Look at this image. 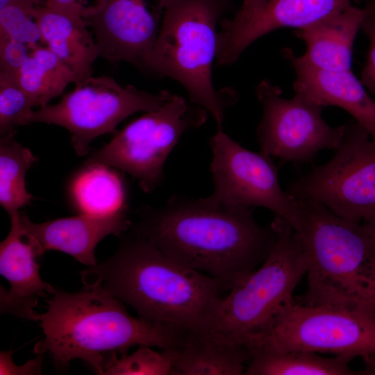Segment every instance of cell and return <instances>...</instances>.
<instances>
[{
  "mask_svg": "<svg viewBox=\"0 0 375 375\" xmlns=\"http://www.w3.org/2000/svg\"><path fill=\"white\" fill-rule=\"evenodd\" d=\"M253 211L211 196L174 194L161 207L140 208V220L131 228L174 262L229 291L265 261L278 240L276 229L260 225Z\"/></svg>",
  "mask_w": 375,
  "mask_h": 375,
  "instance_id": "obj_1",
  "label": "cell"
},
{
  "mask_svg": "<svg viewBox=\"0 0 375 375\" xmlns=\"http://www.w3.org/2000/svg\"><path fill=\"white\" fill-rule=\"evenodd\" d=\"M80 274L84 286L131 306L140 318L196 333H210L225 291L217 279L174 262L133 231L112 256Z\"/></svg>",
  "mask_w": 375,
  "mask_h": 375,
  "instance_id": "obj_2",
  "label": "cell"
},
{
  "mask_svg": "<svg viewBox=\"0 0 375 375\" xmlns=\"http://www.w3.org/2000/svg\"><path fill=\"white\" fill-rule=\"evenodd\" d=\"M45 302L47 310L39 319L44 336L34 352L47 353L59 368L81 359L97 374H104L130 348L174 349L188 331L177 325L134 317L122 301L98 288L84 286L75 293L55 290Z\"/></svg>",
  "mask_w": 375,
  "mask_h": 375,
  "instance_id": "obj_3",
  "label": "cell"
},
{
  "mask_svg": "<svg viewBox=\"0 0 375 375\" xmlns=\"http://www.w3.org/2000/svg\"><path fill=\"white\" fill-rule=\"evenodd\" d=\"M297 199L301 218L294 235L309 262L299 304L375 315V249L362 224Z\"/></svg>",
  "mask_w": 375,
  "mask_h": 375,
  "instance_id": "obj_4",
  "label": "cell"
},
{
  "mask_svg": "<svg viewBox=\"0 0 375 375\" xmlns=\"http://www.w3.org/2000/svg\"><path fill=\"white\" fill-rule=\"evenodd\" d=\"M164 17L147 70L171 78L187 91L190 102L203 109L222 128L226 110L237 101L231 89L217 90L212 79L217 57V23L225 0H167Z\"/></svg>",
  "mask_w": 375,
  "mask_h": 375,
  "instance_id": "obj_5",
  "label": "cell"
},
{
  "mask_svg": "<svg viewBox=\"0 0 375 375\" xmlns=\"http://www.w3.org/2000/svg\"><path fill=\"white\" fill-rule=\"evenodd\" d=\"M271 224L278 240L265 261L222 298L209 333L215 339L246 346L295 302L293 294L306 274L308 258L288 222L275 215Z\"/></svg>",
  "mask_w": 375,
  "mask_h": 375,
  "instance_id": "obj_6",
  "label": "cell"
},
{
  "mask_svg": "<svg viewBox=\"0 0 375 375\" xmlns=\"http://www.w3.org/2000/svg\"><path fill=\"white\" fill-rule=\"evenodd\" d=\"M206 118L205 109L173 94L160 108L130 122L85 163L126 172L144 192H151L162 183L164 164L181 136L202 126Z\"/></svg>",
  "mask_w": 375,
  "mask_h": 375,
  "instance_id": "obj_7",
  "label": "cell"
},
{
  "mask_svg": "<svg viewBox=\"0 0 375 375\" xmlns=\"http://www.w3.org/2000/svg\"><path fill=\"white\" fill-rule=\"evenodd\" d=\"M56 104L31 110L24 126L46 123L62 126L71 133L77 155H87L96 138L116 131L117 126L129 115L160 108L172 94L161 90L153 94L133 85H122L111 77L90 76L75 84Z\"/></svg>",
  "mask_w": 375,
  "mask_h": 375,
  "instance_id": "obj_8",
  "label": "cell"
},
{
  "mask_svg": "<svg viewBox=\"0 0 375 375\" xmlns=\"http://www.w3.org/2000/svg\"><path fill=\"white\" fill-rule=\"evenodd\" d=\"M249 350L310 351L375 360V315L330 306L293 303L263 333L250 340Z\"/></svg>",
  "mask_w": 375,
  "mask_h": 375,
  "instance_id": "obj_9",
  "label": "cell"
},
{
  "mask_svg": "<svg viewBox=\"0 0 375 375\" xmlns=\"http://www.w3.org/2000/svg\"><path fill=\"white\" fill-rule=\"evenodd\" d=\"M286 191L349 220L360 222L374 216L375 139L355 120L349 122L333 158L291 182Z\"/></svg>",
  "mask_w": 375,
  "mask_h": 375,
  "instance_id": "obj_10",
  "label": "cell"
},
{
  "mask_svg": "<svg viewBox=\"0 0 375 375\" xmlns=\"http://www.w3.org/2000/svg\"><path fill=\"white\" fill-rule=\"evenodd\" d=\"M262 116L256 133L260 151L281 163L310 161L320 151L336 149L346 124L333 127L322 117L324 108L295 94L282 97L277 85L267 80L256 88Z\"/></svg>",
  "mask_w": 375,
  "mask_h": 375,
  "instance_id": "obj_11",
  "label": "cell"
},
{
  "mask_svg": "<svg viewBox=\"0 0 375 375\" xmlns=\"http://www.w3.org/2000/svg\"><path fill=\"white\" fill-rule=\"evenodd\" d=\"M209 144L213 154L210 167L214 183L211 197L232 205L266 208L294 229L299 226V201L281 188L278 169L272 157L242 147L222 128H217Z\"/></svg>",
  "mask_w": 375,
  "mask_h": 375,
  "instance_id": "obj_12",
  "label": "cell"
},
{
  "mask_svg": "<svg viewBox=\"0 0 375 375\" xmlns=\"http://www.w3.org/2000/svg\"><path fill=\"white\" fill-rule=\"evenodd\" d=\"M81 16L93 31L100 57L147 70L160 26L145 0H96L83 6Z\"/></svg>",
  "mask_w": 375,
  "mask_h": 375,
  "instance_id": "obj_13",
  "label": "cell"
},
{
  "mask_svg": "<svg viewBox=\"0 0 375 375\" xmlns=\"http://www.w3.org/2000/svg\"><path fill=\"white\" fill-rule=\"evenodd\" d=\"M351 5V0H269L247 19L223 22L218 35L217 62L232 65L260 37L281 28L303 29Z\"/></svg>",
  "mask_w": 375,
  "mask_h": 375,
  "instance_id": "obj_14",
  "label": "cell"
},
{
  "mask_svg": "<svg viewBox=\"0 0 375 375\" xmlns=\"http://www.w3.org/2000/svg\"><path fill=\"white\" fill-rule=\"evenodd\" d=\"M10 229L0 244V274L10 283L1 286V312L39 322L34 308L38 299L53 294L55 288L40 276V260L44 253L38 242L23 228L21 212L10 216Z\"/></svg>",
  "mask_w": 375,
  "mask_h": 375,
  "instance_id": "obj_15",
  "label": "cell"
},
{
  "mask_svg": "<svg viewBox=\"0 0 375 375\" xmlns=\"http://www.w3.org/2000/svg\"><path fill=\"white\" fill-rule=\"evenodd\" d=\"M128 210L95 215L79 214L42 223H35L21 213L25 231L40 244L44 253L56 250L66 253L88 267L97 264L94 251L108 235L121 236L131 228Z\"/></svg>",
  "mask_w": 375,
  "mask_h": 375,
  "instance_id": "obj_16",
  "label": "cell"
},
{
  "mask_svg": "<svg viewBox=\"0 0 375 375\" xmlns=\"http://www.w3.org/2000/svg\"><path fill=\"white\" fill-rule=\"evenodd\" d=\"M284 56L294 71V90L322 108L338 106L348 112L354 120L375 139V100L352 72L326 71L311 67L299 56L286 49Z\"/></svg>",
  "mask_w": 375,
  "mask_h": 375,
  "instance_id": "obj_17",
  "label": "cell"
},
{
  "mask_svg": "<svg viewBox=\"0 0 375 375\" xmlns=\"http://www.w3.org/2000/svg\"><path fill=\"white\" fill-rule=\"evenodd\" d=\"M363 8L351 5L301 30L297 35L306 45L299 56L307 65L326 71L351 70L353 44L361 29Z\"/></svg>",
  "mask_w": 375,
  "mask_h": 375,
  "instance_id": "obj_18",
  "label": "cell"
},
{
  "mask_svg": "<svg viewBox=\"0 0 375 375\" xmlns=\"http://www.w3.org/2000/svg\"><path fill=\"white\" fill-rule=\"evenodd\" d=\"M32 15L40 26L42 41L74 73L77 83L92 76L99 51L83 19H74L46 6H35Z\"/></svg>",
  "mask_w": 375,
  "mask_h": 375,
  "instance_id": "obj_19",
  "label": "cell"
},
{
  "mask_svg": "<svg viewBox=\"0 0 375 375\" xmlns=\"http://www.w3.org/2000/svg\"><path fill=\"white\" fill-rule=\"evenodd\" d=\"M172 350V375H241L251 357L245 345L190 331Z\"/></svg>",
  "mask_w": 375,
  "mask_h": 375,
  "instance_id": "obj_20",
  "label": "cell"
},
{
  "mask_svg": "<svg viewBox=\"0 0 375 375\" xmlns=\"http://www.w3.org/2000/svg\"><path fill=\"white\" fill-rule=\"evenodd\" d=\"M67 194L79 214L105 215L128 210L126 181L112 167L84 163L70 178Z\"/></svg>",
  "mask_w": 375,
  "mask_h": 375,
  "instance_id": "obj_21",
  "label": "cell"
},
{
  "mask_svg": "<svg viewBox=\"0 0 375 375\" xmlns=\"http://www.w3.org/2000/svg\"><path fill=\"white\" fill-rule=\"evenodd\" d=\"M244 375H356L349 367L354 358L345 355L323 357L315 352L249 350Z\"/></svg>",
  "mask_w": 375,
  "mask_h": 375,
  "instance_id": "obj_22",
  "label": "cell"
},
{
  "mask_svg": "<svg viewBox=\"0 0 375 375\" xmlns=\"http://www.w3.org/2000/svg\"><path fill=\"white\" fill-rule=\"evenodd\" d=\"M15 76L34 106L40 108L62 94L68 84L77 83L74 73L47 47H35Z\"/></svg>",
  "mask_w": 375,
  "mask_h": 375,
  "instance_id": "obj_23",
  "label": "cell"
},
{
  "mask_svg": "<svg viewBox=\"0 0 375 375\" xmlns=\"http://www.w3.org/2000/svg\"><path fill=\"white\" fill-rule=\"evenodd\" d=\"M15 133L0 138V204L9 216L31 203L25 178L37 161L29 149L15 140Z\"/></svg>",
  "mask_w": 375,
  "mask_h": 375,
  "instance_id": "obj_24",
  "label": "cell"
},
{
  "mask_svg": "<svg viewBox=\"0 0 375 375\" xmlns=\"http://www.w3.org/2000/svg\"><path fill=\"white\" fill-rule=\"evenodd\" d=\"M35 107L17 83L15 73L0 70V135L16 133Z\"/></svg>",
  "mask_w": 375,
  "mask_h": 375,
  "instance_id": "obj_25",
  "label": "cell"
},
{
  "mask_svg": "<svg viewBox=\"0 0 375 375\" xmlns=\"http://www.w3.org/2000/svg\"><path fill=\"white\" fill-rule=\"evenodd\" d=\"M173 361L172 349L156 351L150 346L140 345L131 354L117 358L104 374L172 375Z\"/></svg>",
  "mask_w": 375,
  "mask_h": 375,
  "instance_id": "obj_26",
  "label": "cell"
},
{
  "mask_svg": "<svg viewBox=\"0 0 375 375\" xmlns=\"http://www.w3.org/2000/svg\"><path fill=\"white\" fill-rule=\"evenodd\" d=\"M36 0H15L0 8V34L28 44L42 41L40 26L32 15Z\"/></svg>",
  "mask_w": 375,
  "mask_h": 375,
  "instance_id": "obj_27",
  "label": "cell"
},
{
  "mask_svg": "<svg viewBox=\"0 0 375 375\" xmlns=\"http://www.w3.org/2000/svg\"><path fill=\"white\" fill-rule=\"evenodd\" d=\"M361 30L369 41L367 58L361 72V81L375 94V0H365Z\"/></svg>",
  "mask_w": 375,
  "mask_h": 375,
  "instance_id": "obj_28",
  "label": "cell"
},
{
  "mask_svg": "<svg viewBox=\"0 0 375 375\" xmlns=\"http://www.w3.org/2000/svg\"><path fill=\"white\" fill-rule=\"evenodd\" d=\"M28 45L0 34V70L16 73L28 60Z\"/></svg>",
  "mask_w": 375,
  "mask_h": 375,
  "instance_id": "obj_29",
  "label": "cell"
},
{
  "mask_svg": "<svg viewBox=\"0 0 375 375\" xmlns=\"http://www.w3.org/2000/svg\"><path fill=\"white\" fill-rule=\"evenodd\" d=\"M12 351H1L0 374H40L42 359L41 356L28 360L22 366L16 365L12 359Z\"/></svg>",
  "mask_w": 375,
  "mask_h": 375,
  "instance_id": "obj_30",
  "label": "cell"
},
{
  "mask_svg": "<svg viewBox=\"0 0 375 375\" xmlns=\"http://www.w3.org/2000/svg\"><path fill=\"white\" fill-rule=\"evenodd\" d=\"M45 6L74 19H83L81 12L83 6L81 0H46Z\"/></svg>",
  "mask_w": 375,
  "mask_h": 375,
  "instance_id": "obj_31",
  "label": "cell"
},
{
  "mask_svg": "<svg viewBox=\"0 0 375 375\" xmlns=\"http://www.w3.org/2000/svg\"><path fill=\"white\" fill-rule=\"evenodd\" d=\"M269 0H243L242 4L233 20L247 19L259 11Z\"/></svg>",
  "mask_w": 375,
  "mask_h": 375,
  "instance_id": "obj_32",
  "label": "cell"
},
{
  "mask_svg": "<svg viewBox=\"0 0 375 375\" xmlns=\"http://www.w3.org/2000/svg\"><path fill=\"white\" fill-rule=\"evenodd\" d=\"M362 222V226L375 249V215Z\"/></svg>",
  "mask_w": 375,
  "mask_h": 375,
  "instance_id": "obj_33",
  "label": "cell"
},
{
  "mask_svg": "<svg viewBox=\"0 0 375 375\" xmlns=\"http://www.w3.org/2000/svg\"><path fill=\"white\" fill-rule=\"evenodd\" d=\"M365 368L357 372L359 375H375V360L365 362Z\"/></svg>",
  "mask_w": 375,
  "mask_h": 375,
  "instance_id": "obj_34",
  "label": "cell"
},
{
  "mask_svg": "<svg viewBox=\"0 0 375 375\" xmlns=\"http://www.w3.org/2000/svg\"><path fill=\"white\" fill-rule=\"evenodd\" d=\"M15 0H0V8H2L10 3H12Z\"/></svg>",
  "mask_w": 375,
  "mask_h": 375,
  "instance_id": "obj_35",
  "label": "cell"
},
{
  "mask_svg": "<svg viewBox=\"0 0 375 375\" xmlns=\"http://www.w3.org/2000/svg\"><path fill=\"white\" fill-rule=\"evenodd\" d=\"M167 0H159V3L161 6V8H162V6L164 4V3Z\"/></svg>",
  "mask_w": 375,
  "mask_h": 375,
  "instance_id": "obj_36",
  "label": "cell"
}]
</instances>
